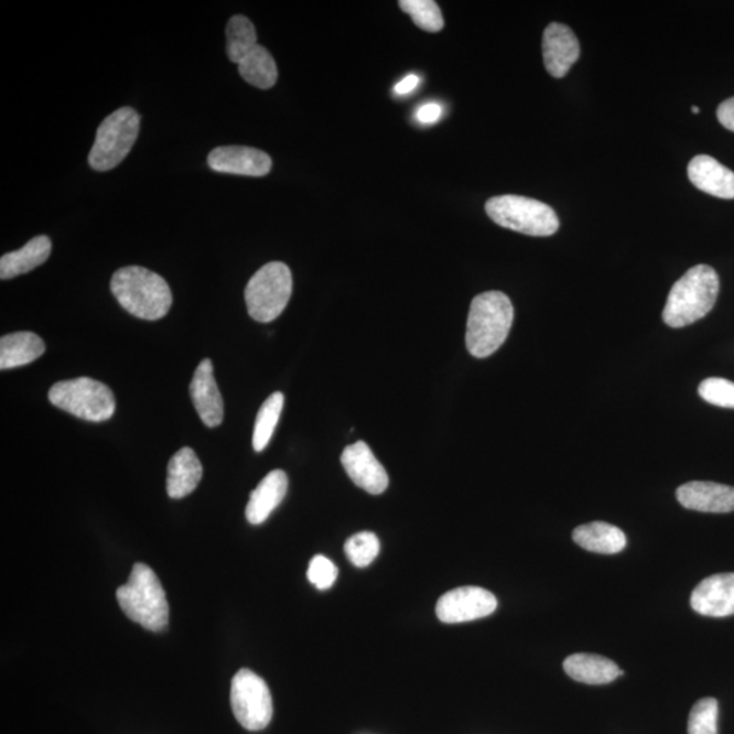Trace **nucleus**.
<instances>
[{
  "label": "nucleus",
  "mask_w": 734,
  "mask_h": 734,
  "mask_svg": "<svg viewBox=\"0 0 734 734\" xmlns=\"http://www.w3.org/2000/svg\"><path fill=\"white\" fill-rule=\"evenodd\" d=\"M110 290L128 313L149 322L165 317L172 307L171 288L165 279L148 268H120L114 273Z\"/></svg>",
  "instance_id": "nucleus-1"
},
{
  "label": "nucleus",
  "mask_w": 734,
  "mask_h": 734,
  "mask_svg": "<svg viewBox=\"0 0 734 734\" xmlns=\"http://www.w3.org/2000/svg\"><path fill=\"white\" fill-rule=\"evenodd\" d=\"M720 293V278L714 268L699 265L690 268L672 285L662 319L672 328H683L708 316Z\"/></svg>",
  "instance_id": "nucleus-2"
},
{
  "label": "nucleus",
  "mask_w": 734,
  "mask_h": 734,
  "mask_svg": "<svg viewBox=\"0 0 734 734\" xmlns=\"http://www.w3.org/2000/svg\"><path fill=\"white\" fill-rule=\"evenodd\" d=\"M515 319V309L508 295L487 291L472 300L467 323V348L475 358H487L505 341Z\"/></svg>",
  "instance_id": "nucleus-3"
},
{
  "label": "nucleus",
  "mask_w": 734,
  "mask_h": 734,
  "mask_svg": "<svg viewBox=\"0 0 734 734\" xmlns=\"http://www.w3.org/2000/svg\"><path fill=\"white\" fill-rule=\"evenodd\" d=\"M120 608L145 630H165L169 623V604L159 576L148 564H133L130 580L116 593Z\"/></svg>",
  "instance_id": "nucleus-4"
},
{
  "label": "nucleus",
  "mask_w": 734,
  "mask_h": 734,
  "mask_svg": "<svg viewBox=\"0 0 734 734\" xmlns=\"http://www.w3.org/2000/svg\"><path fill=\"white\" fill-rule=\"evenodd\" d=\"M486 213L495 224L526 236L550 237L559 229L558 215L549 204L526 196L492 197Z\"/></svg>",
  "instance_id": "nucleus-5"
},
{
  "label": "nucleus",
  "mask_w": 734,
  "mask_h": 734,
  "mask_svg": "<svg viewBox=\"0 0 734 734\" xmlns=\"http://www.w3.org/2000/svg\"><path fill=\"white\" fill-rule=\"evenodd\" d=\"M139 128L141 115L136 109L125 107L110 114L98 127L89 165L97 172H108L119 166L136 144Z\"/></svg>",
  "instance_id": "nucleus-6"
},
{
  "label": "nucleus",
  "mask_w": 734,
  "mask_h": 734,
  "mask_svg": "<svg viewBox=\"0 0 734 734\" xmlns=\"http://www.w3.org/2000/svg\"><path fill=\"white\" fill-rule=\"evenodd\" d=\"M52 404L87 422H105L114 417L116 400L112 390L89 377L61 381L50 389Z\"/></svg>",
  "instance_id": "nucleus-7"
},
{
  "label": "nucleus",
  "mask_w": 734,
  "mask_h": 734,
  "mask_svg": "<svg viewBox=\"0 0 734 734\" xmlns=\"http://www.w3.org/2000/svg\"><path fill=\"white\" fill-rule=\"evenodd\" d=\"M293 293V277L288 266L272 261L260 268L245 288L249 316L270 323L281 316Z\"/></svg>",
  "instance_id": "nucleus-8"
},
{
  "label": "nucleus",
  "mask_w": 734,
  "mask_h": 734,
  "mask_svg": "<svg viewBox=\"0 0 734 734\" xmlns=\"http://www.w3.org/2000/svg\"><path fill=\"white\" fill-rule=\"evenodd\" d=\"M233 714L248 731H261L270 724L273 713L270 689L259 674L241 669L231 680Z\"/></svg>",
  "instance_id": "nucleus-9"
},
{
  "label": "nucleus",
  "mask_w": 734,
  "mask_h": 734,
  "mask_svg": "<svg viewBox=\"0 0 734 734\" xmlns=\"http://www.w3.org/2000/svg\"><path fill=\"white\" fill-rule=\"evenodd\" d=\"M498 607L497 597L479 586H462L441 596L435 614L442 623L472 622L494 614Z\"/></svg>",
  "instance_id": "nucleus-10"
},
{
  "label": "nucleus",
  "mask_w": 734,
  "mask_h": 734,
  "mask_svg": "<svg viewBox=\"0 0 734 734\" xmlns=\"http://www.w3.org/2000/svg\"><path fill=\"white\" fill-rule=\"evenodd\" d=\"M208 166L214 172L238 176L263 177L271 172V156L248 145H219L208 154Z\"/></svg>",
  "instance_id": "nucleus-11"
},
{
  "label": "nucleus",
  "mask_w": 734,
  "mask_h": 734,
  "mask_svg": "<svg viewBox=\"0 0 734 734\" xmlns=\"http://www.w3.org/2000/svg\"><path fill=\"white\" fill-rule=\"evenodd\" d=\"M343 468L355 485L371 495H380L388 488L389 477L386 468L373 454L364 441L355 442L342 453Z\"/></svg>",
  "instance_id": "nucleus-12"
},
{
  "label": "nucleus",
  "mask_w": 734,
  "mask_h": 734,
  "mask_svg": "<svg viewBox=\"0 0 734 734\" xmlns=\"http://www.w3.org/2000/svg\"><path fill=\"white\" fill-rule=\"evenodd\" d=\"M580 41L563 23L552 22L543 34V60L547 72L553 78L566 77L570 68L580 60Z\"/></svg>",
  "instance_id": "nucleus-13"
},
{
  "label": "nucleus",
  "mask_w": 734,
  "mask_h": 734,
  "mask_svg": "<svg viewBox=\"0 0 734 734\" xmlns=\"http://www.w3.org/2000/svg\"><path fill=\"white\" fill-rule=\"evenodd\" d=\"M190 393L202 422L207 428H217L224 422V399L215 381L212 359H203L196 367Z\"/></svg>",
  "instance_id": "nucleus-14"
},
{
  "label": "nucleus",
  "mask_w": 734,
  "mask_h": 734,
  "mask_svg": "<svg viewBox=\"0 0 734 734\" xmlns=\"http://www.w3.org/2000/svg\"><path fill=\"white\" fill-rule=\"evenodd\" d=\"M691 607L699 615H734V573L714 574L703 580L691 594Z\"/></svg>",
  "instance_id": "nucleus-15"
},
{
  "label": "nucleus",
  "mask_w": 734,
  "mask_h": 734,
  "mask_svg": "<svg viewBox=\"0 0 734 734\" xmlns=\"http://www.w3.org/2000/svg\"><path fill=\"white\" fill-rule=\"evenodd\" d=\"M676 497L686 509L702 512L734 511V487L713 482H690L680 486Z\"/></svg>",
  "instance_id": "nucleus-16"
},
{
  "label": "nucleus",
  "mask_w": 734,
  "mask_h": 734,
  "mask_svg": "<svg viewBox=\"0 0 734 734\" xmlns=\"http://www.w3.org/2000/svg\"><path fill=\"white\" fill-rule=\"evenodd\" d=\"M690 182L698 190L720 197L734 199V172L710 155H697L689 165Z\"/></svg>",
  "instance_id": "nucleus-17"
},
{
  "label": "nucleus",
  "mask_w": 734,
  "mask_h": 734,
  "mask_svg": "<svg viewBox=\"0 0 734 734\" xmlns=\"http://www.w3.org/2000/svg\"><path fill=\"white\" fill-rule=\"evenodd\" d=\"M289 479L283 471L277 469L270 472L259 486L250 493L249 503L247 505L248 521L252 526H260L263 523L271 512L282 504V500L288 494Z\"/></svg>",
  "instance_id": "nucleus-18"
},
{
  "label": "nucleus",
  "mask_w": 734,
  "mask_h": 734,
  "mask_svg": "<svg viewBox=\"0 0 734 734\" xmlns=\"http://www.w3.org/2000/svg\"><path fill=\"white\" fill-rule=\"evenodd\" d=\"M203 477L201 460L191 447L180 449L168 464L166 489L169 497L182 499L195 492Z\"/></svg>",
  "instance_id": "nucleus-19"
},
{
  "label": "nucleus",
  "mask_w": 734,
  "mask_h": 734,
  "mask_svg": "<svg viewBox=\"0 0 734 734\" xmlns=\"http://www.w3.org/2000/svg\"><path fill=\"white\" fill-rule=\"evenodd\" d=\"M52 242L46 236H37L15 252L6 253L0 259V279L8 281L23 276L44 265L50 259Z\"/></svg>",
  "instance_id": "nucleus-20"
},
{
  "label": "nucleus",
  "mask_w": 734,
  "mask_h": 734,
  "mask_svg": "<svg viewBox=\"0 0 734 734\" xmlns=\"http://www.w3.org/2000/svg\"><path fill=\"white\" fill-rule=\"evenodd\" d=\"M564 672L571 679L585 684H608L623 674L619 667L608 658L579 652L563 662Z\"/></svg>",
  "instance_id": "nucleus-21"
},
{
  "label": "nucleus",
  "mask_w": 734,
  "mask_h": 734,
  "mask_svg": "<svg viewBox=\"0 0 734 734\" xmlns=\"http://www.w3.org/2000/svg\"><path fill=\"white\" fill-rule=\"evenodd\" d=\"M45 353V343L33 332H14L0 339V369L9 370L37 360Z\"/></svg>",
  "instance_id": "nucleus-22"
},
{
  "label": "nucleus",
  "mask_w": 734,
  "mask_h": 734,
  "mask_svg": "<svg viewBox=\"0 0 734 734\" xmlns=\"http://www.w3.org/2000/svg\"><path fill=\"white\" fill-rule=\"evenodd\" d=\"M573 540L582 549L597 553H619L626 549L623 530L611 523L596 521L574 529Z\"/></svg>",
  "instance_id": "nucleus-23"
},
{
  "label": "nucleus",
  "mask_w": 734,
  "mask_h": 734,
  "mask_svg": "<svg viewBox=\"0 0 734 734\" xmlns=\"http://www.w3.org/2000/svg\"><path fill=\"white\" fill-rule=\"evenodd\" d=\"M237 66L242 79L258 89H271L277 84V63L263 45H256Z\"/></svg>",
  "instance_id": "nucleus-24"
},
{
  "label": "nucleus",
  "mask_w": 734,
  "mask_h": 734,
  "mask_svg": "<svg viewBox=\"0 0 734 734\" xmlns=\"http://www.w3.org/2000/svg\"><path fill=\"white\" fill-rule=\"evenodd\" d=\"M258 45V33L247 17H231L226 26V54L231 63H240Z\"/></svg>",
  "instance_id": "nucleus-25"
},
{
  "label": "nucleus",
  "mask_w": 734,
  "mask_h": 734,
  "mask_svg": "<svg viewBox=\"0 0 734 734\" xmlns=\"http://www.w3.org/2000/svg\"><path fill=\"white\" fill-rule=\"evenodd\" d=\"M283 406L284 396L281 392L272 393L261 406L258 417H256L253 430V449L256 452H263L270 444L279 418H281Z\"/></svg>",
  "instance_id": "nucleus-26"
},
{
  "label": "nucleus",
  "mask_w": 734,
  "mask_h": 734,
  "mask_svg": "<svg viewBox=\"0 0 734 734\" xmlns=\"http://www.w3.org/2000/svg\"><path fill=\"white\" fill-rule=\"evenodd\" d=\"M399 6L423 31L436 33L445 26L440 6L433 0H401Z\"/></svg>",
  "instance_id": "nucleus-27"
},
{
  "label": "nucleus",
  "mask_w": 734,
  "mask_h": 734,
  "mask_svg": "<svg viewBox=\"0 0 734 734\" xmlns=\"http://www.w3.org/2000/svg\"><path fill=\"white\" fill-rule=\"evenodd\" d=\"M345 552L354 566H369L380 553V540L373 532H359L346 541Z\"/></svg>",
  "instance_id": "nucleus-28"
},
{
  "label": "nucleus",
  "mask_w": 734,
  "mask_h": 734,
  "mask_svg": "<svg viewBox=\"0 0 734 734\" xmlns=\"http://www.w3.org/2000/svg\"><path fill=\"white\" fill-rule=\"evenodd\" d=\"M719 702L703 698L693 704L689 719V734H719Z\"/></svg>",
  "instance_id": "nucleus-29"
},
{
  "label": "nucleus",
  "mask_w": 734,
  "mask_h": 734,
  "mask_svg": "<svg viewBox=\"0 0 734 734\" xmlns=\"http://www.w3.org/2000/svg\"><path fill=\"white\" fill-rule=\"evenodd\" d=\"M698 392L710 404L734 408V382L725 380V378H708L699 386Z\"/></svg>",
  "instance_id": "nucleus-30"
},
{
  "label": "nucleus",
  "mask_w": 734,
  "mask_h": 734,
  "mask_svg": "<svg viewBox=\"0 0 734 734\" xmlns=\"http://www.w3.org/2000/svg\"><path fill=\"white\" fill-rule=\"evenodd\" d=\"M339 570L331 562L328 558L316 555L309 563L307 580L312 582L319 591L330 590L335 584Z\"/></svg>",
  "instance_id": "nucleus-31"
},
{
  "label": "nucleus",
  "mask_w": 734,
  "mask_h": 734,
  "mask_svg": "<svg viewBox=\"0 0 734 734\" xmlns=\"http://www.w3.org/2000/svg\"><path fill=\"white\" fill-rule=\"evenodd\" d=\"M442 116V107L440 104L429 102L423 105L422 108H419L417 114V119L422 122V125H434L439 121Z\"/></svg>",
  "instance_id": "nucleus-32"
},
{
  "label": "nucleus",
  "mask_w": 734,
  "mask_h": 734,
  "mask_svg": "<svg viewBox=\"0 0 734 734\" xmlns=\"http://www.w3.org/2000/svg\"><path fill=\"white\" fill-rule=\"evenodd\" d=\"M716 118L726 130L734 132V97L720 105L716 109Z\"/></svg>",
  "instance_id": "nucleus-33"
},
{
  "label": "nucleus",
  "mask_w": 734,
  "mask_h": 734,
  "mask_svg": "<svg viewBox=\"0 0 734 734\" xmlns=\"http://www.w3.org/2000/svg\"><path fill=\"white\" fill-rule=\"evenodd\" d=\"M419 82H421V79H419L418 75H407L404 79H401L399 84L395 86L396 95L406 96L408 93H412L419 86Z\"/></svg>",
  "instance_id": "nucleus-34"
},
{
  "label": "nucleus",
  "mask_w": 734,
  "mask_h": 734,
  "mask_svg": "<svg viewBox=\"0 0 734 734\" xmlns=\"http://www.w3.org/2000/svg\"><path fill=\"white\" fill-rule=\"evenodd\" d=\"M691 110H692V114H697V115L699 112H701V109H699L698 107H692Z\"/></svg>",
  "instance_id": "nucleus-35"
}]
</instances>
